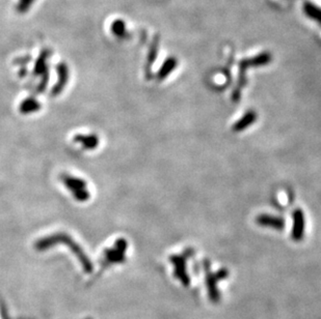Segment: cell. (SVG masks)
Masks as SVG:
<instances>
[{
	"label": "cell",
	"mask_w": 321,
	"mask_h": 319,
	"mask_svg": "<svg viewBox=\"0 0 321 319\" xmlns=\"http://www.w3.org/2000/svg\"><path fill=\"white\" fill-rule=\"evenodd\" d=\"M305 233V214L302 210L297 209L293 213V228L292 238L294 241H302Z\"/></svg>",
	"instance_id": "obj_4"
},
{
	"label": "cell",
	"mask_w": 321,
	"mask_h": 319,
	"mask_svg": "<svg viewBox=\"0 0 321 319\" xmlns=\"http://www.w3.org/2000/svg\"><path fill=\"white\" fill-rule=\"evenodd\" d=\"M41 108V104H39L38 101L35 99H27L23 103H22L20 106V110L22 113H30L38 111V109Z\"/></svg>",
	"instance_id": "obj_8"
},
{
	"label": "cell",
	"mask_w": 321,
	"mask_h": 319,
	"mask_svg": "<svg viewBox=\"0 0 321 319\" xmlns=\"http://www.w3.org/2000/svg\"><path fill=\"white\" fill-rule=\"evenodd\" d=\"M204 269L206 271V286L208 290L209 299L212 303L217 304L220 300V294L217 288V280L214 273L210 271V262L208 260L204 261Z\"/></svg>",
	"instance_id": "obj_3"
},
{
	"label": "cell",
	"mask_w": 321,
	"mask_h": 319,
	"mask_svg": "<svg viewBox=\"0 0 321 319\" xmlns=\"http://www.w3.org/2000/svg\"><path fill=\"white\" fill-rule=\"evenodd\" d=\"M257 223L263 227H270L276 230L284 229L285 221L280 216H274L270 214H260L257 218Z\"/></svg>",
	"instance_id": "obj_5"
},
{
	"label": "cell",
	"mask_w": 321,
	"mask_h": 319,
	"mask_svg": "<svg viewBox=\"0 0 321 319\" xmlns=\"http://www.w3.org/2000/svg\"><path fill=\"white\" fill-rule=\"evenodd\" d=\"M214 276H215V278H216L217 281L225 280L229 276V270L227 268H221V269L217 270L216 272H214Z\"/></svg>",
	"instance_id": "obj_9"
},
{
	"label": "cell",
	"mask_w": 321,
	"mask_h": 319,
	"mask_svg": "<svg viewBox=\"0 0 321 319\" xmlns=\"http://www.w3.org/2000/svg\"><path fill=\"white\" fill-rule=\"evenodd\" d=\"M64 186L71 192L72 196L79 202H85L91 198V194L87 190V184L82 179L68 174L61 176Z\"/></svg>",
	"instance_id": "obj_1"
},
{
	"label": "cell",
	"mask_w": 321,
	"mask_h": 319,
	"mask_svg": "<svg viewBox=\"0 0 321 319\" xmlns=\"http://www.w3.org/2000/svg\"><path fill=\"white\" fill-rule=\"evenodd\" d=\"M74 141L82 145L85 150H95L99 145V137L94 134L91 135H78L74 138Z\"/></svg>",
	"instance_id": "obj_7"
},
{
	"label": "cell",
	"mask_w": 321,
	"mask_h": 319,
	"mask_svg": "<svg viewBox=\"0 0 321 319\" xmlns=\"http://www.w3.org/2000/svg\"><path fill=\"white\" fill-rule=\"evenodd\" d=\"M256 120H257V113L251 110V111L247 112L245 115L241 117V119H239L238 121L235 122V124L233 125V131L241 132L243 130H246Z\"/></svg>",
	"instance_id": "obj_6"
},
{
	"label": "cell",
	"mask_w": 321,
	"mask_h": 319,
	"mask_svg": "<svg viewBox=\"0 0 321 319\" xmlns=\"http://www.w3.org/2000/svg\"><path fill=\"white\" fill-rule=\"evenodd\" d=\"M194 254L193 249L185 250L181 255H174L170 257V261L175 266L174 275L176 278H178L184 286H190L191 278L186 272V260L192 257Z\"/></svg>",
	"instance_id": "obj_2"
}]
</instances>
